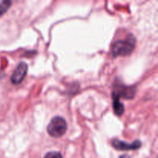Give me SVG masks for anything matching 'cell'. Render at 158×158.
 <instances>
[{
	"label": "cell",
	"instance_id": "3",
	"mask_svg": "<svg viewBox=\"0 0 158 158\" xmlns=\"http://www.w3.org/2000/svg\"><path fill=\"white\" fill-rule=\"evenodd\" d=\"M136 89L134 86H127L122 83H116L114 86L112 97L113 99L124 98L126 100H131L135 96Z\"/></svg>",
	"mask_w": 158,
	"mask_h": 158
},
{
	"label": "cell",
	"instance_id": "1",
	"mask_svg": "<svg viewBox=\"0 0 158 158\" xmlns=\"http://www.w3.org/2000/svg\"><path fill=\"white\" fill-rule=\"evenodd\" d=\"M136 45V38L132 34H129L124 40H117L114 43L111 49L113 57L125 56L134 51Z\"/></svg>",
	"mask_w": 158,
	"mask_h": 158
},
{
	"label": "cell",
	"instance_id": "9",
	"mask_svg": "<svg viewBox=\"0 0 158 158\" xmlns=\"http://www.w3.org/2000/svg\"><path fill=\"white\" fill-rule=\"evenodd\" d=\"M120 158H131V157L127 155H123V156H121Z\"/></svg>",
	"mask_w": 158,
	"mask_h": 158
},
{
	"label": "cell",
	"instance_id": "8",
	"mask_svg": "<svg viewBox=\"0 0 158 158\" xmlns=\"http://www.w3.org/2000/svg\"><path fill=\"white\" fill-rule=\"evenodd\" d=\"M44 158H63V155L57 151H50L45 155Z\"/></svg>",
	"mask_w": 158,
	"mask_h": 158
},
{
	"label": "cell",
	"instance_id": "5",
	"mask_svg": "<svg viewBox=\"0 0 158 158\" xmlns=\"http://www.w3.org/2000/svg\"><path fill=\"white\" fill-rule=\"evenodd\" d=\"M112 146L119 151H133L139 149L141 147V142L140 140H135L133 143H127L124 141L115 139L112 140Z\"/></svg>",
	"mask_w": 158,
	"mask_h": 158
},
{
	"label": "cell",
	"instance_id": "6",
	"mask_svg": "<svg viewBox=\"0 0 158 158\" xmlns=\"http://www.w3.org/2000/svg\"><path fill=\"white\" fill-rule=\"evenodd\" d=\"M113 108L114 114L118 117L122 116L124 113V106L118 99H113Z\"/></svg>",
	"mask_w": 158,
	"mask_h": 158
},
{
	"label": "cell",
	"instance_id": "4",
	"mask_svg": "<svg viewBox=\"0 0 158 158\" xmlns=\"http://www.w3.org/2000/svg\"><path fill=\"white\" fill-rule=\"evenodd\" d=\"M28 71V65L25 62H21L16 66L14 72L11 76V82L12 84L18 85L23 82L26 77Z\"/></svg>",
	"mask_w": 158,
	"mask_h": 158
},
{
	"label": "cell",
	"instance_id": "2",
	"mask_svg": "<svg viewBox=\"0 0 158 158\" xmlns=\"http://www.w3.org/2000/svg\"><path fill=\"white\" fill-rule=\"evenodd\" d=\"M67 130V123L66 120L61 117H53L47 127V132L51 137L59 138L64 135Z\"/></svg>",
	"mask_w": 158,
	"mask_h": 158
},
{
	"label": "cell",
	"instance_id": "7",
	"mask_svg": "<svg viewBox=\"0 0 158 158\" xmlns=\"http://www.w3.org/2000/svg\"><path fill=\"white\" fill-rule=\"evenodd\" d=\"M11 5H12V2L8 1V0L0 2V16H2L10 8Z\"/></svg>",
	"mask_w": 158,
	"mask_h": 158
}]
</instances>
